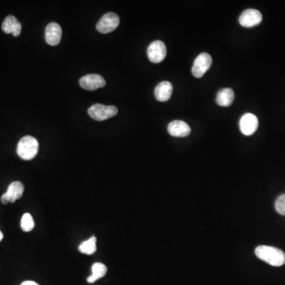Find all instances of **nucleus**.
<instances>
[{
  "instance_id": "1",
  "label": "nucleus",
  "mask_w": 285,
  "mask_h": 285,
  "mask_svg": "<svg viewBox=\"0 0 285 285\" xmlns=\"http://www.w3.org/2000/svg\"><path fill=\"white\" fill-rule=\"evenodd\" d=\"M255 255L259 259L272 266L279 267L285 264V254L281 249L273 246H258L255 249Z\"/></svg>"
},
{
  "instance_id": "2",
  "label": "nucleus",
  "mask_w": 285,
  "mask_h": 285,
  "mask_svg": "<svg viewBox=\"0 0 285 285\" xmlns=\"http://www.w3.org/2000/svg\"><path fill=\"white\" fill-rule=\"evenodd\" d=\"M39 144L38 140L31 136L22 137L18 142L17 153L23 160H33L38 154Z\"/></svg>"
},
{
  "instance_id": "3",
  "label": "nucleus",
  "mask_w": 285,
  "mask_h": 285,
  "mask_svg": "<svg viewBox=\"0 0 285 285\" xmlns=\"http://www.w3.org/2000/svg\"><path fill=\"white\" fill-rule=\"evenodd\" d=\"M87 112L92 119L98 121H102L116 116L118 113V110L117 107L113 106L94 104L88 109Z\"/></svg>"
},
{
  "instance_id": "4",
  "label": "nucleus",
  "mask_w": 285,
  "mask_h": 285,
  "mask_svg": "<svg viewBox=\"0 0 285 285\" xmlns=\"http://www.w3.org/2000/svg\"><path fill=\"white\" fill-rule=\"evenodd\" d=\"M119 24H120V18L118 15L115 13L110 12L103 15V18L99 20L96 28L101 34L106 35L117 29Z\"/></svg>"
},
{
  "instance_id": "5",
  "label": "nucleus",
  "mask_w": 285,
  "mask_h": 285,
  "mask_svg": "<svg viewBox=\"0 0 285 285\" xmlns=\"http://www.w3.org/2000/svg\"><path fill=\"white\" fill-rule=\"evenodd\" d=\"M212 56L206 52L200 54L194 60V66L192 68V73L194 77L201 78L212 65Z\"/></svg>"
},
{
  "instance_id": "6",
  "label": "nucleus",
  "mask_w": 285,
  "mask_h": 285,
  "mask_svg": "<svg viewBox=\"0 0 285 285\" xmlns=\"http://www.w3.org/2000/svg\"><path fill=\"white\" fill-rule=\"evenodd\" d=\"M147 56L151 62L158 64L164 60L167 56V47L161 41H154L147 49Z\"/></svg>"
},
{
  "instance_id": "7",
  "label": "nucleus",
  "mask_w": 285,
  "mask_h": 285,
  "mask_svg": "<svg viewBox=\"0 0 285 285\" xmlns=\"http://www.w3.org/2000/svg\"><path fill=\"white\" fill-rule=\"evenodd\" d=\"M79 84L85 90L93 91L99 88L104 87L106 86V80L100 75L90 74L81 78L79 79Z\"/></svg>"
},
{
  "instance_id": "8",
  "label": "nucleus",
  "mask_w": 285,
  "mask_h": 285,
  "mask_svg": "<svg viewBox=\"0 0 285 285\" xmlns=\"http://www.w3.org/2000/svg\"><path fill=\"white\" fill-rule=\"evenodd\" d=\"M23 193V184L20 181H14L8 187V191L2 196L1 202L4 205H8V203L15 202V201L22 198Z\"/></svg>"
},
{
  "instance_id": "9",
  "label": "nucleus",
  "mask_w": 285,
  "mask_h": 285,
  "mask_svg": "<svg viewBox=\"0 0 285 285\" xmlns=\"http://www.w3.org/2000/svg\"><path fill=\"white\" fill-rule=\"evenodd\" d=\"M239 21L240 25L246 28L256 26L262 22V13L255 9L246 10L242 13Z\"/></svg>"
},
{
  "instance_id": "10",
  "label": "nucleus",
  "mask_w": 285,
  "mask_h": 285,
  "mask_svg": "<svg viewBox=\"0 0 285 285\" xmlns=\"http://www.w3.org/2000/svg\"><path fill=\"white\" fill-rule=\"evenodd\" d=\"M239 127L242 134L251 136L258 130L259 119L253 113H246L241 117Z\"/></svg>"
},
{
  "instance_id": "11",
  "label": "nucleus",
  "mask_w": 285,
  "mask_h": 285,
  "mask_svg": "<svg viewBox=\"0 0 285 285\" xmlns=\"http://www.w3.org/2000/svg\"><path fill=\"white\" fill-rule=\"evenodd\" d=\"M62 29L56 22H50L45 29V41L51 46H56L60 42Z\"/></svg>"
},
{
  "instance_id": "12",
  "label": "nucleus",
  "mask_w": 285,
  "mask_h": 285,
  "mask_svg": "<svg viewBox=\"0 0 285 285\" xmlns=\"http://www.w3.org/2000/svg\"><path fill=\"white\" fill-rule=\"evenodd\" d=\"M168 133L174 137H185L191 133V129L182 120H174L169 124Z\"/></svg>"
},
{
  "instance_id": "13",
  "label": "nucleus",
  "mask_w": 285,
  "mask_h": 285,
  "mask_svg": "<svg viewBox=\"0 0 285 285\" xmlns=\"http://www.w3.org/2000/svg\"><path fill=\"white\" fill-rule=\"evenodd\" d=\"M2 29L7 35L12 34L14 36L18 37L22 31V25L15 16L9 15L3 22Z\"/></svg>"
},
{
  "instance_id": "14",
  "label": "nucleus",
  "mask_w": 285,
  "mask_h": 285,
  "mask_svg": "<svg viewBox=\"0 0 285 285\" xmlns=\"http://www.w3.org/2000/svg\"><path fill=\"white\" fill-rule=\"evenodd\" d=\"M173 86L168 81L162 82L154 89V96L160 102H167L172 95Z\"/></svg>"
},
{
  "instance_id": "15",
  "label": "nucleus",
  "mask_w": 285,
  "mask_h": 285,
  "mask_svg": "<svg viewBox=\"0 0 285 285\" xmlns=\"http://www.w3.org/2000/svg\"><path fill=\"white\" fill-rule=\"evenodd\" d=\"M235 100V93L231 88H225L219 90L216 95V103L220 106H231Z\"/></svg>"
},
{
  "instance_id": "16",
  "label": "nucleus",
  "mask_w": 285,
  "mask_h": 285,
  "mask_svg": "<svg viewBox=\"0 0 285 285\" xmlns=\"http://www.w3.org/2000/svg\"><path fill=\"white\" fill-rule=\"evenodd\" d=\"M92 274L87 278L88 283H93L101 278L106 276L107 273V267L103 263H95L92 266Z\"/></svg>"
},
{
  "instance_id": "17",
  "label": "nucleus",
  "mask_w": 285,
  "mask_h": 285,
  "mask_svg": "<svg viewBox=\"0 0 285 285\" xmlns=\"http://www.w3.org/2000/svg\"><path fill=\"white\" fill-rule=\"evenodd\" d=\"M96 241H97V239H96L94 236L91 237L90 239L85 241L83 243H81L79 247V251H80L81 253L84 254V255H93V253H95L96 249H97Z\"/></svg>"
},
{
  "instance_id": "18",
  "label": "nucleus",
  "mask_w": 285,
  "mask_h": 285,
  "mask_svg": "<svg viewBox=\"0 0 285 285\" xmlns=\"http://www.w3.org/2000/svg\"><path fill=\"white\" fill-rule=\"evenodd\" d=\"M21 228L25 232H31L35 228V221L29 213H25L21 219Z\"/></svg>"
},
{
  "instance_id": "19",
  "label": "nucleus",
  "mask_w": 285,
  "mask_h": 285,
  "mask_svg": "<svg viewBox=\"0 0 285 285\" xmlns=\"http://www.w3.org/2000/svg\"><path fill=\"white\" fill-rule=\"evenodd\" d=\"M275 208L278 213L285 215V194H282L276 199V203H275Z\"/></svg>"
},
{
  "instance_id": "20",
  "label": "nucleus",
  "mask_w": 285,
  "mask_h": 285,
  "mask_svg": "<svg viewBox=\"0 0 285 285\" xmlns=\"http://www.w3.org/2000/svg\"><path fill=\"white\" fill-rule=\"evenodd\" d=\"M21 285H39L36 282L32 281V280H26V281L22 282Z\"/></svg>"
},
{
  "instance_id": "21",
  "label": "nucleus",
  "mask_w": 285,
  "mask_h": 285,
  "mask_svg": "<svg viewBox=\"0 0 285 285\" xmlns=\"http://www.w3.org/2000/svg\"><path fill=\"white\" fill-rule=\"evenodd\" d=\"M3 239H4V235H3L2 232L0 231V242L2 241Z\"/></svg>"
}]
</instances>
